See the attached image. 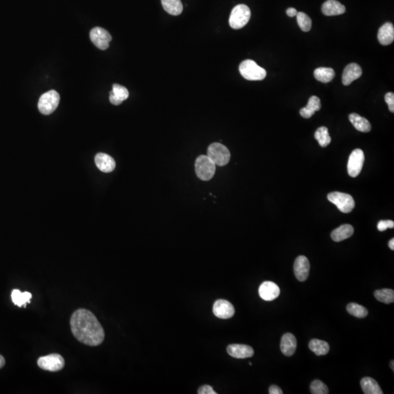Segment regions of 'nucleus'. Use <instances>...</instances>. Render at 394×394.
I'll use <instances>...</instances> for the list:
<instances>
[{
	"mask_svg": "<svg viewBox=\"0 0 394 394\" xmlns=\"http://www.w3.org/2000/svg\"><path fill=\"white\" fill-rule=\"evenodd\" d=\"M71 331L74 337L82 344L98 346L105 339V331L97 317L85 309H78L70 318Z\"/></svg>",
	"mask_w": 394,
	"mask_h": 394,
	"instance_id": "obj_1",
	"label": "nucleus"
},
{
	"mask_svg": "<svg viewBox=\"0 0 394 394\" xmlns=\"http://www.w3.org/2000/svg\"><path fill=\"white\" fill-rule=\"evenodd\" d=\"M239 70L242 76L247 81H262L266 76V71L250 59L243 61Z\"/></svg>",
	"mask_w": 394,
	"mask_h": 394,
	"instance_id": "obj_2",
	"label": "nucleus"
},
{
	"mask_svg": "<svg viewBox=\"0 0 394 394\" xmlns=\"http://www.w3.org/2000/svg\"><path fill=\"white\" fill-rule=\"evenodd\" d=\"M251 13L246 5H238L233 8L230 18V25L234 30L243 28L250 21Z\"/></svg>",
	"mask_w": 394,
	"mask_h": 394,
	"instance_id": "obj_3",
	"label": "nucleus"
},
{
	"mask_svg": "<svg viewBox=\"0 0 394 394\" xmlns=\"http://www.w3.org/2000/svg\"><path fill=\"white\" fill-rule=\"evenodd\" d=\"M60 102V96L55 90H50L40 97L38 102V109L43 115L53 114Z\"/></svg>",
	"mask_w": 394,
	"mask_h": 394,
	"instance_id": "obj_4",
	"label": "nucleus"
},
{
	"mask_svg": "<svg viewBox=\"0 0 394 394\" xmlns=\"http://www.w3.org/2000/svg\"><path fill=\"white\" fill-rule=\"evenodd\" d=\"M195 170L199 179L210 181L215 175V164L208 156H200L196 160Z\"/></svg>",
	"mask_w": 394,
	"mask_h": 394,
	"instance_id": "obj_5",
	"label": "nucleus"
},
{
	"mask_svg": "<svg viewBox=\"0 0 394 394\" xmlns=\"http://www.w3.org/2000/svg\"><path fill=\"white\" fill-rule=\"evenodd\" d=\"M208 156L218 166H225L230 162L231 154L230 150L224 145L215 143L208 148Z\"/></svg>",
	"mask_w": 394,
	"mask_h": 394,
	"instance_id": "obj_6",
	"label": "nucleus"
},
{
	"mask_svg": "<svg viewBox=\"0 0 394 394\" xmlns=\"http://www.w3.org/2000/svg\"><path fill=\"white\" fill-rule=\"evenodd\" d=\"M328 199L344 213H349L354 209L355 201L350 194L336 191L328 194Z\"/></svg>",
	"mask_w": 394,
	"mask_h": 394,
	"instance_id": "obj_7",
	"label": "nucleus"
},
{
	"mask_svg": "<svg viewBox=\"0 0 394 394\" xmlns=\"http://www.w3.org/2000/svg\"><path fill=\"white\" fill-rule=\"evenodd\" d=\"M37 365L40 369L49 372L62 370L65 365V359L57 353L42 356L37 360Z\"/></svg>",
	"mask_w": 394,
	"mask_h": 394,
	"instance_id": "obj_8",
	"label": "nucleus"
},
{
	"mask_svg": "<svg viewBox=\"0 0 394 394\" xmlns=\"http://www.w3.org/2000/svg\"><path fill=\"white\" fill-rule=\"evenodd\" d=\"M90 38L96 47L100 50H105L109 48L110 42L112 40L110 33L105 29L101 27H94L90 32Z\"/></svg>",
	"mask_w": 394,
	"mask_h": 394,
	"instance_id": "obj_9",
	"label": "nucleus"
},
{
	"mask_svg": "<svg viewBox=\"0 0 394 394\" xmlns=\"http://www.w3.org/2000/svg\"><path fill=\"white\" fill-rule=\"evenodd\" d=\"M364 162L363 150L356 149L352 152L347 163V172L352 178H356L360 174Z\"/></svg>",
	"mask_w": 394,
	"mask_h": 394,
	"instance_id": "obj_10",
	"label": "nucleus"
},
{
	"mask_svg": "<svg viewBox=\"0 0 394 394\" xmlns=\"http://www.w3.org/2000/svg\"><path fill=\"white\" fill-rule=\"evenodd\" d=\"M311 264L308 258L305 256H299L296 259L294 265V274L298 280L304 282L309 276Z\"/></svg>",
	"mask_w": 394,
	"mask_h": 394,
	"instance_id": "obj_11",
	"label": "nucleus"
},
{
	"mask_svg": "<svg viewBox=\"0 0 394 394\" xmlns=\"http://www.w3.org/2000/svg\"><path fill=\"white\" fill-rule=\"evenodd\" d=\"M214 315L221 319H229L235 313V310L231 302L224 299H219L214 303Z\"/></svg>",
	"mask_w": 394,
	"mask_h": 394,
	"instance_id": "obj_12",
	"label": "nucleus"
},
{
	"mask_svg": "<svg viewBox=\"0 0 394 394\" xmlns=\"http://www.w3.org/2000/svg\"><path fill=\"white\" fill-rule=\"evenodd\" d=\"M280 290L275 282L265 281L259 287V294L260 297L265 301H272L279 296Z\"/></svg>",
	"mask_w": 394,
	"mask_h": 394,
	"instance_id": "obj_13",
	"label": "nucleus"
},
{
	"mask_svg": "<svg viewBox=\"0 0 394 394\" xmlns=\"http://www.w3.org/2000/svg\"><path fill=\"white\" fill-rule=\"evenodd\" d=\"M227 352L230 356L236 359H246L252 357L254 354L253 347L246 345H230L227 347Z\"/></svg>",
	"mask_w": 394,
	"mask_h": 394,
	"instance_id": "obj_14",
	"label": "nucleus"
},
{
	"mask_svg": "<svg viewBox=\"0 0 394 394\" xmlns=\"http://www.w3.org/2000/svg\"><path fill=\"white\" fill-rule=\"evenodd\" d=\"M95 164L99 170L105 173L113 172L115 168V162L111 156L99 153L96 155Z\"/></svg>",
	"mask_w": 394,
	"mask_h": 394,
	"instance_id": "obj_15",
	"label": "nucleus"
},
{
	"mask_svg": "<svg viewBox=\"0 0 394 394\" xmlns=\"http://www.w3.org/2000/svg\"><path fill=\"white\" fill-rule=\"evenodd\" d=\"M362 75V69L358 64L351 63L345 68L343 74V83L349 85L353 81L360 78Z\"/></svg>",
	"mask_w": 394,
	"mask_h": 394,
	"instance_id": "obj_16",
	"label": "nucleus"
},
{
	"mask_svg": "<svg viewBox=\"0 0 394 394\" xmlns=\"http://www.w3.org/2000/svg\"><path fill=\"white\" fill-rule=\"evenodd\" d=\"M296 347L297 341L294 334L286 333L282 336L280 342V350L285 356H293L296 350Z\"/></svg>",
	"mask_w": 394,
	"mask_h": 394,
	"instance_id": "obj_17",
	"label": "nucleus"
},
{
	"mask_svg": "<svg viewBox=\"0 0 394 394\" xmlns=\"http://www.w3.org/2000/svg\"><path fill=\"white\" fill-rule=\"evenodd\" d=\"M129 95L130 94L127 88L119 84H114L112 91L110 93V102L114 105H121L128 98Z\"/></svg>",
	"mask_w": 394,
	"mask_h": 394,
	"instance_id": "obj_18",
	"label": "nucleus"
},
{
	"mask_svg": "<svg viewBox=\"0 0 394 394\" xmlns=\"http://www.w3.org/2000/svg\"><path fill=\"white\" fill-rule=\"evenodd\" d=\"M378 41L382 46H388L394 40V27L391 23H385L379 28L378 34Z\"/></svg>",
	"mask_w": 394,
	"mask_h": 394,
	"instance_id": "obj_19",
	"label": "nucleus"
},
{
	"mask_svg": "<svg viewBox=\"0 0 394 394\" xmlns=\"http://www.w3.org/2000/svg\"><path fill=\"white\" fill-rule=\"evenodd\" d=\"M322 12L327 16L342 15L345 12V7L336 0H328L323 5Z\"/></svg>",
	"mask_w": 394,
	"mask_h": 394,
	"instance_id": "obj_20",
	"label": "nucleus"
},
{
	"mask_svg": "<svg viewBox=\"0 0 394 394\" xmlns=\"http://www.w3.org/2000/svg\"><path fill=\"white\" fill-rule=\"evenodd\" d=\"M321 108V103L320 98L316 96H312L309 98L307 106L300 110V115L303 118H310L315 112L320 111Z\"/></svg>",
	"mask_w": 394,
	"mask_h": 394,
	"instance_id": "obj_21",
	"label": "nucleus"
},
{
	"mask_svg": "<svg viewBox=\"0 0 394 394\" xmlns=\"http://www.w3.org/2000/svg\"><path fill=\"white\" fill-rule=\"evenodd\" d=\"M353 233H354V229L351 225L344 224L331 232V238L334 242H341L351 237Z\"/></svg>",
	"mask_w": 394,
	"mask_h": 394,
	"instance_id": "obj_22",
	"label": "nucleus"
},
{
	"mask_svg": "<svg viewBox=\"0 0 394 394\" xmlns=\"http://www.w3.org/2000/svg\"><path fill=\"white\" fill-rule=\"evenodd\" d=\"M361 387L365 394H383L377 381L369 377H366L361 380Z\"/></svg>",
	"mask_w": 394,
	"mask_h": 394,
	"instance_id": "obj_23",
	"label": "nucleus"
},
{
	"mask_svg": "<svg viewBox=\"0 0 394 394\" xmlns=\"http://www.w3.org/2000/svg\"><path fill=\"white\" fill-rule=\"evenodd\" d=\"M349 119L353 124V127L361 132H369L371 131L372 126L370 123L366 118L361 116L357 114H352L349 115Z\"/></svg>",
	"mask_w": 394,
	"mask_h": 394,
	"instance_id": "obj_24",
	"label": "nucleus"
},
{
	"mask_svg": "<svg viewBox=\"0 0 394 394\" xmlns=\"http://www.w3.org/2000/svg\"><path fill=\"white\" fill-rule=\"evenodd\" d=\"M162 4L164 9L170 15H181L183 10L181 0H162Z\"/></svg>",
	"mask_w": 394,
	"mask_h": 394,
	"instance_id": "obj_25",
	"label": "nucleus"
},
{
	"mask_svg": "<svg viewBox=\"0 0 394 394\" xmlns=\"http://www.w3.org/2000/svg\"><path fill=\"white\" fill-rule=\"evenodd\" d=\"M11 297L13 302L17 306L26 307L27 303H30L33 295L28 291L21 292L19 290L14 289L11 294Z\"/></svg>",
	"mask_w": 394,
	"mask_h": 394,
	"instance_id": "obj_26",
	"label": "nucleus"
},
{
	"mask_svg": "<svg viewBox=\"0 0 394 394\" xmlns=\"http://www.w3.org/2000/svg\"><path fill=\"white\" fill-rule=\"evenodd\" d=\"M314 76L317 81L320 82L327 83L331 82L335 76V72L331 68L319 67L317 68L314 72Z\"/></svg>",
	"mask_w": 394,
	"mask_h": 394,
	"instance_id": "obj_27",
	"label": "nucleus"
},
{
	"mask_svg": "<svg viewBox=\"0 0 394 394\" xmlns=\"http://www.w3.org/2000/svg\"><path fill=\"white\" fill-rule=\"evenodd\" d=\"M309 348L317 356H324L329 351L328 343L318 339H313L310 342Z\"/></svg>",
	"mask_w": 394,
	"mask_h": 394,
	"instance_id": "obj_28",
	"label": "nucleus"
},
{
	"mask_svg": "<svg viewBox=\"0 0 394 394\" xmlns=\"http://www.w3.org/2000/svg\"><path fill=\"white\" fill-rule=\"evenodd\" d=\"M375 296L379 302L384 304H391L394 302V291L392 289L377 290L375 292Z\"/></svg>",
	"mask_w": 394,
	"mask_h": 394,
	"instance_id": "obj_29",
	"label": "nucleus"
},
{
	"mask_svg": "<svg viewBox=\"0 0 394 394\" xmlns=\"http://www.w3.org/2000/svg\"><path fill=\"white\" fill-rule=\"evenodd\" d=\"M315 137L318 140L320 146L323 148L328 146L331 141V137L328 134V129L325 127H320L317 130L315 133Z\"/></svg>",
	"mask_w": 394,
	"mask_h": 394,
	"instance_id": "obj_30",
	"label": "nucleus"
},
{
	"mask_svg": "<svg viewBox=\"0 0 394 394\" xmlns=\"http://www.w3.org/2000/svg\"><path fill=\"white\" fill-rule=\"evenodd\" d=\"M347 311L350 315L356 318H362L368 315V311L362 306L356 303H350L347 306Z\"/></svg>",
	"mask_w": 394,
	"mask_h": 394,
	"instance_id": "obj_31",
	"label": "nucleus"
},
{
	"mask_svg": "<svg viewBox=\"0 0 394 394\" xmlns=\"http://www.w3.org/2000/svg\"><path fill=\"white\" fill-rule=\"evenodd\" d=\"M296 19L301 30L303 32H309L312 27V21L311 18L305 13L299 12L296 14Z\"/></svg>",
	"mask_w": 394,
	"mask_h": 394,
	"instance_id": "obj_32",
	"label": "nucleus"
},
{
	"mask_svg": "<svg viewBox=\"0 0 394 394\" xmlns=\"http://www.w3.org/2000/svg\"><path fill=\"white\" fill-rule=\"evenodd\" d=\"M311 391L312 394H328V388L322 381L315 379L311 383Z\"/></svg>",
	"mask_w": 394,
	"mask_h": 394,
	"instance_id": "obj_33",
	"label": "nucleus"
},
{
	"mask_svg": "<svg viewBox=\"0 0 394 394\" xmlns=\"http://www.w3.org/2000/svg\"><path fill=\"white\" fill-rule=\"evenodd\" d=\"M394 222L391 220L380 221L378 224V229L379 231H384L388 229H394Z\"/></svg>",
	"mask_w": 394,
	"mask_h": 394,
	"instance_id": "obj_34",
	"label": "nucleus"
},
{
	"mask_svg": "<svg viewBox=\"0 0 394 394\" xmlns=\"http://www.w3.org/2000/svg\"><path fill=\"white\" fill-rule=\"evenodd\" d=\"M385 102L388 104L389 111L391 113L394 112V94L393 92H388L385 96Z\"/></svg>",
	"mask_w": 394,
	"mask_h": 394,
	"instance_id": "obj_35",
	"label": "nucleus"
},
{
	"mask_svg": "<svg viewBox=\"0 0 394 394\" xmlns=\"http://www.w3.org/2000/svg\"><path fill=\"white\" fill-rule=\"evenodd\" d=\"M198 394H217V393L214 391L213 388L211 385H205L203 386L200 387L199 389L198 390Z\"/></svg>",
	"mask_w": 394,
	"mask_h": 394,
	"instance_id": "obj_36",
	"label": "nucleus"
},
{
	"mask_svg": "<svg viewBox=\"0 0 394 394\" xmlns=\"http://www.w3.org/2000/svg\"><path fill=\"white\" fill-rule=\"evenodd\" d=\"M269 393L270 394H282V391L280 388L275 385H272L269 388Z\"/></svg>",
	"mask_w": 394,
	"mask_h": 394,
	"instance_id": "obj_37",
	"label": "nucleus"
},
{
	"mask_svg": "<svg viewBox=\"0 0 394 394\" xmlns=\"http://www.w3.org/2000/svg\"><path fill=\"white\" fill-rule=\"evenodd\" d=\"M286 13H287V15H288V16H289V17H294V16H296V14H297L298 12H297V11H296V10L295 9V8H288V10H287Z\"/></svg>",
	"mask_w": 394,
	"mask_h": 394,
	"instance_id": "obj_38",
	"label": "nucleus"
},
{
	"mask_svg": "<svg viewBox=\"0 0 394 394\" xmlns=\"http://www.w3.org/2000/svg\"><path fill=\"white\" fill-rule=\"evenodd\" d=\"M5 359H4L3 356H1V355H0V369H1V368L3 367V366H5Z\"/></svg>",
	"mask_w": 394,
	"mask_h": 394,
	"instance_id": "obj_39",
	"label": "nucleus"
},
{
	"mask_svg": "<svg viewBox=\"0 0 394 394\" xmlns=\"http://www.w3.org/2000/svg\"><path fill=\"white\" fill-rule=\"evenodd\" d=\"M388 246H389V247L391 250H394V239H391V240H390Z\"/></svg>",
	"mask_w": 394,
	"mask_h": 394,
	"instance_id": "obj_40",
	"label": "nucleus"
},
{
	"mask_svg": "<svg viewBox=\"0 0 394 394\" xmlns=\"http://www.w3.org/2000/svg\"><path fill=\"white\" fill-rule=\"evenodd\" d=\"M394 361H391V369H392L393 371H394Z\"/></svg>",
	"mask_w": 394,
	"mask_h": 394,
	"instance_id": "obj_41",
	"label": "nucleus"
}]
</instances>
